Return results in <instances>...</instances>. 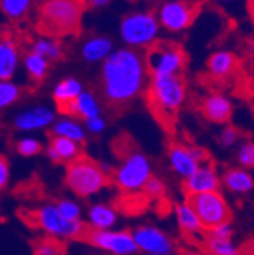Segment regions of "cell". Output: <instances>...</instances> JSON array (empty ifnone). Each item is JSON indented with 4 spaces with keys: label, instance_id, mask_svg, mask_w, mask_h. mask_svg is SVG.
<instances>
[{
    "label": "cell",
    "instance_id": "27",
    "mask_svg": "<svg viewBox=\"0 0 254 255\" xmlns=\"http://www.w3.org/2000/svg\"><path fill=\"white\" fill-rule=\"evenodd\" d=\"M24 69H26V73H27V78H29L30 84L38 87L47 78V73H49V69H50V62L46 58L27 50L24 53Z\"/></svg>",
    "mask_w": 254,
    "mask_h": 255
},
{
    "label": "cell",
    "instance_id": "37",
    "mask_svg": "<svg viewBox=\"0 0 254 255\" xmlns=\"http://www.w3.org/2000/svg\"><path fill=\"white\" fill-rule=\"evenodd\" d=\"M143 193L149 199H160V198H163L165 193H166V185H165L163 179L157 178V176H152L146 182V185L143 188Z\"/></svg>",
    "mask_w": 254,
    "mask_h": 255
},
{
    "label": "cell",
    "instance_id": "4",
    "mask_svg": "<svg viewBox=\"0 0 254 255\" xmlns=\"http://www.w3.org/2000/svg\"><path fill=\"white\" fill-rule=\"evenodd\" d=\"M64 181L67 188L78 198H90L102 191L108 182L110 175L101 167V163L90 156L81 155L75 161L66 166Z\"/></svg>",
    "mask_w": 254,
    "mask_h": 255
},
{
    "label": "cell",
    "instance_id": "6",
    "mask_svg": "<svg viewBox=\"0 0 254 255\" xmlns=\"http://www.w3.org/2000/svg\"><path fill=\"white\" fill-rule=\"evenodd\" d=\"M160 23L157 14L151 11H134L122 17L120 35L123 43L137 50H146L160 35Z\"/></svg>",
    "mask_w": 254,
    "mask_h": 255
},
{
    "label": "cell",
    "instance_id": "31",
    "mask_svg": "<svg viewBox=\"0 0 254 255\" xmlns=\"http://www.w3.org/2000/svg\"><path fill=\"white\" fill-rule=\"evenodd\" d=\"M66 245L53 237H41L34 243V255H66Z\"/></svg>",
    "mask_w": 254,
    "mask_h": 255
},
{
    "label": "cell",
    "instance_id": "12",
    "mask_svg": "<svg viewBox=\"0 0 254 255\" xmlns=\"http://www.w3.org/2000/svg\"><path fill=\"white\" fill-rule=\"evenodd\" d=\"M133 239L139 252L145 255H174L175 242L162 228L155 225H140L133 231Z\"/></svg>",
    "mask_w": 254,
    "mask_h": 255
},
{
    "label": "cell",
    "instance_id": "42",
    "mask_svg": "<svg viewBox=\"0 0 254 255\" xmlns=\"http://www.w3.org/2000/svg\"><path fill=\"white\" fill-rule=\"evenodd\" d=\"M111 2V0H88V5L90 6H94V8H98V6H105Z\"/></svg>",
    "mask_w": 254,
    "mask_h": 255
},
{
    "label": "cell",
    "instance_id": "29",
    "mask_svg": "<svg viewBox=\"0 0 254 255\" xmlns=\"http://www.w3.org/2000/svg\"><path fill=\"white\" fill-rule=\"evenodd\" d=\"M30 8V0H0V11L12 24L21 23Z\"/></svg>",
    "mask_w": 254,
    "mask_h": 255
},
{
    "label": "cell",
    "instance_id": "40",
    "mask_svg": "<svg viewBox=\"0 0 254 255\" xmlns=\"http://www.w3.org/2000/svg\"><path fill=\"white\" fill-rule=\"evenodd\" d=\"M9 179H11L9 161L5 155H0V191L5 190V187L9 184Z\"/></svg>",
    "mask_w": 254,
    "mask_h": 255
},
{
    "label": "cell",
    "instance_id": "19",
    "mask_svg": "<svg viewBox=\"0 0 254 255\" xmlns=\"http://www.w3.org/2000/svg\"><path fill=\"white\" fill-rule=\"evenodd\" d=\"M82 84L79 79L69 76L61 79L52 93V99L55 102V107L58 110V113H61L62 116H67L72 104L79 98V94L82 93Z\"/></svg>",
    "mask_w": 254,
    "mask_h": 255
},
{
    "label": "cell",
    "instance_id": "3",
    "mask_svg": "<svg viewBox=\"0 0 254 255\" xmlns=\"http://www.w3.org/2000/svg\"><path fill=\"white\" fill-rule=\"evenodd\" d=\"M148 105L158 119L172 120L186 102V82L181 76H152L148 88Z\"/></svg>",
    "mask_w": 254,
    "mask_h": 255
},
{
    "label": "cell",
    "instance_id": "43",
    "mask_svg": "<svg viewBox=\"0 0 254 255\" xmlns=\"http://www.w3.org/2000/svg\"><path fill=\"white\" fill-rule=\"evenodd\" d=\"M248 50H250V53L254 56V40H251V41H250V44H248Z\"/></svg>",
    "mask_w": 254,
    "mask_h": 255
},
{
    "label": "cell",
    "instance_id": "9",
    "mask_svg": "<svg viewBox=\"0 0 254 255\" xmlns=\"http://www.w3.org/2000/svg\"><path fill=\"white\" fill-rule=\"evenodd\" d=\"M195 210L201 225L206 231L215 228L219 223L229 222L232 219V208L221 191H210V193L189 196L186 199Z\"/></svg>",
    "mask_w": 254,
    "mask_h": 255
},
{
    "label": "cell",
    "instance_id": "36",
    "mask_svg": "<svg viewBox=\"0 0 254 255\" xmlns=\"http://www.w3.org/2000/svg\"><path fill=\"white\" fill-rule=\"evenodd\" d=\"M218 140H219V143H221V146H222V147H226V149H232V147H235V146L239 143V140H241V135H239V131L236 129L235 126L226 125V126L221 129Z\"/></svg>",
    "mask_w": 254,
    "mask_h": 255
},
{
    "label": "cell",
    "instance_id": "39",
    "mask_svg": "<svg viewBox=\"0 0 254 255\" xmlns=\"http://www.w3.org/2000/svg\"><path fill=\"white\" fill-rule=\"evenodd\" d=\"M84 123H85V129L93 135H101L107 129V120L104 119V116L91 117L85 120Z\"/></svg>",
    "mask_w": 254,
    "mask_h": 255
},
{
    "label": "cell",
    "instance_id": "23",
    "mask_svg": "<svg viewBox=\"0 0 254 255\" xmlns=\"http://www.w3.org/2000/svg\"><path fill=\"white\" fill-rule=\"evenodd\" d=\"M98 116H102V105L99 99L91 91H82L79 94V98L72 104L66 117L81 119L85 122L91 117H98Z\"/></svg>",
    "mask_w": 254,
    "mask_h": 255
},
{
    "label": "cell",
    "instance_id": "32",
    "mask_svg": "<svg viewBox=\"0 0 254 255\" xmlns=\"http://www.w3.org/2000/svg\"><path fill=\"white\" fill-rule=\"evenodd\" d=\"M21 98V88L12 81H0V111L14 105Z\"/></svg>",
    "mask_w": 254,
    "mask_h": 255
},
{
    "label": "cell",
    "instance_id": "10",
    "mask_svg": "<svg viewBox=\"0 0 254 255\" xmlns=\"http://www.w3.org/2000/svg\"><path fill=\"white\" fill-rule=\"evenodd\" d=\"M82 240L111 255H136L139 252L133 233L125 230L94 231L88 228Z\"/></svg>",
    "mask_w": 254,
    "mask_h": 255
},
{
    "label": "cell",
    "instance_id": "16",
    "mask_svg": "<svg viewBox=\"0 0 254 255\" xmlns=\"http://www.w3.org/2000/svg\"><path fill=\"white\" fill-rule=\"evenodd\" d=\"M203 117L213 125H227L233 116V102L222 93H212L201 102Z\"/></svg>",
    "mask_w": 254,
    "mask_h": 255
},
{
    "label": "cell",
    "instance_id": "21",
    "mask_svg": "<svg viewBox=\"0 0 254 255\" xmlns=\"http://www.w3.org/2000/svg\"><path fill=\"white\" fill-rule=\"evenodd\" d=\"M174 214H175V222H177L178 230L186 237L198 239L206 231L203 228V225H201V222H200L195 210L192 208V205H190L187 201H183V202L177 204L175 210H174Z\"/></svg>",
    "mask_w": 254,
    "mask_h": 255
},
{
    "label": "cell",
    "instance_id": "11",
    "mask_svg": "<svg viewBox=\"0 0 254 255\" xmlns=\"http://www.w3.org/2000/svg\"><path fill=\"white\" fill-rule=\"evenodd\" d=\"M195 5L190 0H165L157 11L160 27L169 32H181L195 20Z\"/></svg>",
    "mask_w": 254,
    "mask_h": 255
},
{
    "label": "cell",
    "instance_id": "38",
    "mask_svg": "<svg viewBox=\"0 0 254 255\" xmlns=\"http://www.w3.org/2000/svg\"><path fill=\"white\" fill-rule=\"evenodd\" d=\"M233 234H235V227L230 220L224 222V223H219V225H216L215 228L207 231V236L221 239V240H233Z\"/></svg>",
    "mask_w": 254,
    "mask_h": 255
},
{
    "label": "cell",
    "instance_id": "41",
    "mask_svg": "<svg viewBox=\"0 0 254 255\" xmlns=\"http://www.w3.org/2000/svg\"><path fill=\"white\" fill-rule=\"evenodd\" d=\"M178 255H206V254L200 248H186V249L180 251Z\"/></svg>",
    "mask_w": 254,
    "mask_h": 255
},
{
    "label": "cell",
    "instance_id": "14",
    "mask_svg": "<svg viewBox=\"0 0 254 255\" xmlns=\"http://www.w3.org/2000/svg\"><path fill=\"white\" fill-rule=\"evenodd\" d=\"M221 188V175L218 173L216 167L207 161L200 164L194 175H190L183 181V190L186 196H195L210 191H218Z\"/></svg>",
    "mask_w": 254,
    "mask_h": 255
},
{
    "label": "cell",
    "instance_id": "1",
    "mask_svg": "<svg viewBox=\"0 0 254 255\" xmlns=\"http://www.w3.org/2000/svg\"><path fill=\"white\" fill-rule=\"evenodd\" d=\"M149 72L145 52L122 47L113 50L101 66L99 91L102 101L113 108H125L146 91Z\"/></svg>",
    "mask_w": 254,
    "mask_h": 255
},
{
    "label": "cell",
    "instance_id": "8",
    "mask_svg": "<svg viewBox=\"0 0 254 255\" xmlns=\"http://www.w3.org/2000/svg\"><path fill=\"white\" fill-rule=\"evenodd\" d=\"M35 227L40 228L47 237L58 240H73L84 239L85 236V223L82 220L69 222L62 217L55 204H46L41 208L34 211Z\"/></svg>",
    "mask_w": 254,
    "mask_h": 255
},
{
    "label": "cell",
    "instance_id": "28",
    "mask_svg": "<svg viewBox=\"0 0 254 255\" xmlns=\"http://www.w3.org/2000/svg\"><path fill=\"white\" fill-rule=\"evenodd\" d=\"M29 50L43 56V58H46L49 62L50 61L56 62V61L64 59V47H62L59 40H55V38L41 37V38L32 41Z\"/></svg>",
    "mask_w": 254,
    "mask_h": 255
},
{
    "label": "cell",
    "instance_id": "18",
    "mask_svg": "<svg viewBox=\"0 0 254 255\" xmlns=\"http://www.w3.org/2000/svg\"><path fill=\"white\" fill-rule=\"evenodd\" d=\"M82 144H78L69 138L50 135L46 147V155L55 164H69L82 155Z\"/></svg>",
    "mask_w": 254,
    "mask_h": 255
},
{
    "label": "cell",
    "instance_id": "15",
    "mask_svg": "<svg viewBox=\"0 0 254 255\" xmlns=\"http://www.w3.org/2000/svg\"><path fill=\"white\" fill-rule=\"evenodd\" d=\"M55 120L56 117L52 108L44 105H37L18 113L14 119V128L21 132L41 131L46 129V128H50Z\"/></svg>",
    "mask_w": 254,
    "mask_h": 255
},
{
    "label": "cell",
    "instance_id": "26",
    "mask_svg": "<svg viewBox=\"0 0 254 255\" xmlns=\"http://www.w3.org/2000/svg\"><path fill=\"white\" fill-rule=\"evenodd\" d=\"M207 69L215 79H226L236 69V56L229 50H216L209 56Z\"/></svg>",
    "mask_w": 254,
    "mask_h": 255
},
{
    "label": "cell",
    "instance_id": "30",
    "mask_svg": "<svg viewBox=\"0 0 254 255\" xmlns=\"http://www.w3.org/2000/svg\"><path fill=\"white\" fill-rule=\"evenodd\" d=\"M203 248L209 255H241V248L233 240H221L207 234L203 237Z\"/></svg>",
    "mask_w": 254,
    "mask_h": 255
},
{
    "label": "cell",
    "instance_id": "20",
    "mask_svg": "<svg viewBox=\"0 0 254 255\" xmlns=\"http://www.w3.org/2000/svg\"><path fill=\"white\" fill-rule=\"evenodd\" d=\"M221 187H224L229 193L244 196L254 190V176L250 170L242 167H229L221 175Z\"/></svg>",
    "mask_w": 254,
    "mask_h": 255
},
{
    "label": "cell",
    "instance_id": "34",
    "mask_svg": "<svg viewBox=\"0 0 254 255\" xmlns=\"http://www.w3.org/2000/svg\"><path fill=\"white\" fill-rule=\"evenodd\" d=\"M56 208L59 211V214L64 217L69 222H75V220H82V210L79 207V204L73 199H59L56 204Z\"/></svg>",
    "mask_w": 254,
    "mask_h": 255
},
{
    "label": "cell",
    "instance_id": "17",
    "mask_svg": "<svg viewBox=\"0 0 254 255\" xmlns=\"http://www.w3.org/2000/svg\"><path fill=\"white\" fill-rule=\"evenodd\" d=\"M168 163L171 170L181 179L194 175L200 167L198 161L190 152V146L181 143H172L168 149Z\"/></svg>",
    "mask_w": 254,
    "mask_h": 255
},
{
    "label": "cell",
    "instance_id": "5",
    "mask_svg": "<svg viewBox=\"0 0 254 255\" xmlns=\"http://www.w3.org/2000/svg\"><path fill=\"white\" fill-rule=\"evenodd\" d=\"M152 176V163L149 156L136 147H131L123 153L119 166L113 172L114 184L125 193L143 191L146 182Z\"/></svg>",
    "mask_w": 254,
    "mask_h": 255
},
{
    "label": "cell",
    "instance_id": "22",
    "mask_svg": "<svg viewBox=\"0 0 254 255\" xmlns=\"http://www.w3.org/2000/svg\"><path fill=\"white\" fill-rule=\"evenodd\" d=\"M119 214L114 207L102 202L93 204L87 211V225L94 231H108L117 225Z\"/></svg>",
    "mask_w": 254,
    "mask_h": 255
},
{
    "label": "cell",
    "instance_id": "25",
    "mask_svg": "<svg viewBox=\"0 0 254 255\" xmlns=\"http://www.w3.org/2000/svg\"><path fill=\"white\" fill-rule=\"evenodd\" d=\"M111 52L113 41L102 35L88 37L81 47V56L87 62H102Z\"/></svg>",
    "mask_w": 254,
    "mask_h": 255
},
{
    "label": "cell",
    "instance_id": "7",
    "mask_svg": "<svg viewBox=\"0 0 254 255\" xmlns=\"http://www.w3.org/2000/svg\"><path fill=\"white\" fill-rule=\"evenodd\" d=\"M149 76H181L186 67V53L174 41H155L145 50Z\"/></svg>",
    "mask_w": 254,
    "mask_h": 255
},
{
    "label": "cell",
    "instance_id": "44",
    "mask_svg": "<svg viewBox=\"0 0 254 255\" xmlns=\"http://www.w3.org/2000/svg\"><path fill=\"white\" fill-rule=\"evenodd\" d=\"M219 2H224V3H227V2H232V0H219Z\"/></svg>",
    "mask_w": 254,
    "mask_h": 255
},
{
    "label": "cell",
    "instance_id": "35",
    "mask_svg": "<svg viewBox=\"0 0 254 255\" xmlns=\"http://www.w3.org/2000/svg\"><path fill=\"white\" fill-rule=\"evenodd\" d=\"M236 161L242 169H254V141H242L238 146Z\"/></svg>",
    "mask_w": 254,
    "mask_h": 255
},
{
    "label": "cell",
    "instance_id": "13",
    "mask_svg": "<svg viewBox=\"0 0 254 255\" xmlns=\"http://www.w3.org/2000/svg\"><path fill=\"white\" fill-rule=\"evenodd\" d=\"M20 38L11 24L0 26V81H11L20 62Z\"/></svg>",
    "mask_w": 254,
    "mask_h": 255
},
{
    "label": "cell",
    "instance_id": "2",
    "mask_svg": "<svg viewBox=\"0 0 254 255\" xmlns=\"http://www.w3.org/2000/svg\"><path fill=\"white\" fill-rule=\"evenodd\" d=\"M88 8L87 0H43L37 9L35 30L46 38L78 37L82 18Z\"/></svg>",
    "mask_w": 254,
    "mask_h": 255
},
{
    "label": "cell",
    "instance_id": "24",
    "mask_svg": "<svg viewBox=\"0 0 254 255\" xmlns=\"http://www.w3.org/2000/svg\"><path fill=\"white\" fill-rule=\"evenodd\" d=\"M52 135L55 137H62V138H69L78 144H82L87 140V132L85 128L78 122V119L73 117H61L53 122L50 126Z\"/></svg>",
    "mask_w": 254,
    "mask_h": 255
},
{
    "label": "cell",
    "instance_id": "33",
    "mask_svg": "<svg viewBox=\"0 0 254 255\" xmlns=\"http://www.w3.org/2000/svg\"><path fill=\"white\" fill-rule=\"evenodd\" d=\"M15 152L20 156L30 158L43 152V144L38 138L34 137H21L15 141Z\"/></svg>",
    "mask_w": 254,
    "mask_h": 255
}]
</instances>
